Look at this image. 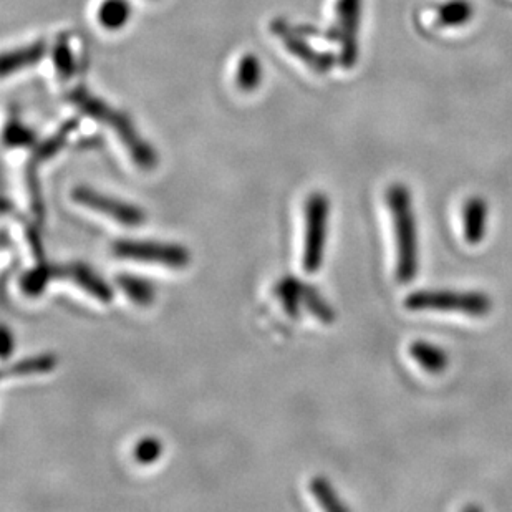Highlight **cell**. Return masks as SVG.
<instances>
[{"label":"cell","mask_w":512,"mask_h":512,"mask_svg":"<svg viewBox=\"0 0 512 512\" xmlns=\"http://www.w3.org/2000/svg\"><path fill=\"white\" fill-rule=\"evenodd\" d=\"M55 65H57V72L60 73L62 78L72 77L73 68V57L68 47V40L65 37L58 39L57 45H55Z\"/></svg>","instance_id":"21"},{"label":"cell","mask_w":512,"mask_h":512,"mask_svg":"<svg viewBox=\"0 0 512 512\" xmlns=\"http://www.w3.org/2000/svg\"><path fill=\"white\" fill-rule=\"evenodd\" d=\"M2 337H4V347H2V357L9 358L10 353H12V348L15 347L14 340H12V334H10V330L7 327L2 329Z\"/></svg>","instance_id":"23"},{"label":"cell","mask_w":512,"mask_h":512,"mask_svg":"<svg viewBox=\"0 0 512 512\" xmlns=\"http://www.w3.org/2000/svg\"><path fill=\"white\" fill-rule=\"evenodd\" d=\"M302 305L314 315L315 319H319L324 324H332L335 320V312L324 297L309 284H302Z\"/></svg>","instance_id":"17"},{"label":"cell","mask_w":512,"mask_h":512,"mask_svg":"<svg viewBox=\"0 0 512 512\" xmlns=\"http://www.w3.org/2000/svg\"><path fill=\"white\" fill-rule=\"evenodd\" d=\"M130 15V4L126 0H103L98 10V20L108 30L123 29Z\"/></svg>","instance_id":"15"},{"label":"cell","mask_w":512,"mask_h":512,"mask_svg":"<svg viewBox=\"0 0 512 512\" xmlns=\"http://www.w3.org/2000/svg\"><path fill=\"white\" fill-rule=\"evenodd\" d=\"M73 100L77 102L78 107L82 108L83 112H87L90 116H95L97 120L108 123L116 131V135L120 136L126 150L130 151L131 158L135 161L136 165L140 166L141 170H153L156 166V155L153 148L148 143L141 140L140 136L136 135L135 128L131 126L130 121L126 120L125 116L121 113L112 112L107 105L95 102L92 98L88 97L87 93L78 90L73 95Z\"/></svg>","instance_id":"4"},{"label":"cell","mask_w":512,"mask_h":512,"mask_svg":"<svg viewBox=\"0 0 512 512\" xmlns=\"http://www.w3.org/2000/svg\"><path fill=\"white\" fill-rule=\"evenodd\" d=\"M50 281H70L85 290L87 294L93 295L95 299L105 304L113 300V289L102 277L82 262H70V264H47L39 262L34 269L25 272L20 279V289L29 297H37L44 294L45 287Z\"/></svg>","instance_id":"2"},{"label":"cell","mask_w":512,"mask_h":512,"mask_svg":"<svg viewBox=\"0 0 512 512\" xmlns=\"http://www.w3.org/2000/svg\"><path fill=\"white\" fill-rule=\"evenodd\" d=\"M488 224V203L479 196L469 198L463 206L464 239L471 246H478L486 236Z\"/></svg>","instance_id":"10"},{"label":"cell","mask_w":512,"mask_h":512,"mask_svg":"<svg viewBox=\"0 0 512 512\" xmlns=\"http://www.w3.org/2000/svg\"><path fill=\"white\" fill-rule=\"evenodd\" d=\"M44 54V42L30 45V47H25V49L15 50V52H10V54L5 55L4 62H2V73L7 77L10 72L29 67V65H34V63L39 62L40 58L44 57Z\"/></svg>","instance_id":"16"},{"label":"cell","mask_w":512,"mask_h":512,"mask_svg":"<svg viewBox=\"0 0 512 512\" xmlns=\"http://www.w3.org/2000/svg\"><path fill=\"white\" fill-rule=\"evenodd\" d=\"M163 455V445L160 440H156L153 436H146L143 440L138 441L133 451L136 463L148 466L158 461Z\"/></svg>","instance_id":"20"},{"label":"cell","mask_w":512,"mask_h":512,"mask_svg":"<svg viewBox=\"0 0 512 512\" xmlns=\"http://www.w3.org/2000/svg\"><path fill=\"white\" fill-rule=\"evenodd\" d=\"M360 19V0H340L339 24L343 47V63L352 65L357 55V29Z\"/></svg>","instance_id":"9"},{"label":"cell","mask_w":512,"mask_h":512,"mask_svg":"<svg viewBox=\"0 0 512 512\" xmlns=\"http://www.w3.org/2000/svg\"><path fill=\"white\" fill-rule=\"evenodd\" d=\"M262 68L259 58L256 55H244L241 62L237 65V85L244 92L256 90L257 85L261 83Z\"/></svg>","instance_id":"19"},{"label":"cell","mask_w":512,"mask_h":512,"mask_svg":"<svg viewBox=\"0 0 512 512\" xmlns=\"http://www.w3.org/2000/svg\"><path fill=\"white\" fill-rule=\"evenodd\" d=\"M310 491H312L314 498L317 499V503H319L325 511H348L347 506L340 501L339 496L335 493V489L332 488V484H330L327 479L320 478V476L312 479V481H310Z\"/></svg>","instance_id":"18"},{"label":"cell","mask_w":512,"mask_h":512,"mask_svg":"<svg viewBox=\"0 0 512 512\" xmlns=\"http://www.w3.org/2000/svg\"><path fill=\"white\" fill-rule=\"evenodd\" d=\"M113 254L128 261L158 264L170 269H184L188 266V249L179 244L158 241H138V239H121L113 244Z\"/></svg>","instance_id":"6"},{"label":"cell","mask_w":512,"mask_h":512,"mask_svg":"<svg viewBox=\"0 0 512 512\" xmlns=\"http://www.w3.org/2000/svg\"><path fill=\"white\" fill-rule=\"evenodd\" d=\"M387 203L397 239V281L410 284L415 281L420 267L418 229L410 189L405 184H393L387 191Z\"/></svg>","instance_id":"1"},{"label":"cell","mask_w":512,"mask_h":512,"mask_svg":"<svg viewBox=\"0 0 512 512\" xmlns=\"http://www.w3.org/2000/svg\"><path fill=\"white\" fill-rule=\"evenodd\" d=\"M72 199L75 203L82 204L90 211L112 218L115 223L126 226V228H138V226L145 223V213L135 204L110 198V196L98 193L95 189L87 188V186L73 188Z\"/></svg>","instance_id":"7"},{"label":"cell","mask_w":512,"mask_h":512,"mask_svg":"<svg viewBox=\"0 0 512 512\" xmlns=\"http://www.w3.org/2000/svg\"><path fill=\"white\" fill-rule=\"evenodd\" d=\"M116 284L125 292L126 297L141 307H148L155 300V285L146 281L143 277L131 276V274H120L116 277Z\"/></svg>","instance_id":"13"},{"label":"cell","mask_w":512,"mask_h":512,"mask_svg":"<svg viewBox=\"0 0 512 512\" xmlns=\"http://www.w3.org/2000/svg\"><path fill=\"white\" fill-rule=\"evenodd\" d=\"M329 199L324 193H314L305 203V237L302 267L305 272L315 274L324 262L325 239H327Z\"/></svg>","instance_id":"5"},{"label":"cell","mask_w":512,"mask_h":512,"mask_svg":"<svg viewBox=\"0 0 512 512\" xmlns=\"http://www.w3.org/2000/svg\"><path fill=\"white\" fill-rule=\"evenodd\" d=\"M58 358L54 353H42L35 357L24 358L20 362L4 368L2 377H29V375H45L54 372L57 367Z\"/></svg>","instance_id":"12"},{"label":"cell","mask_w":512,"mask_h":512,"mask_svg":"<svg viewBox=\"0 0 512 512\" xmlns=\"http://www.w3.org/2000/svg\"><path fill=\"white\" fill-rule=\"evenodd\" d=\"M408 310H443L484 317L493 310V300L484 292H455V290H416L405 299Z\"/></svg>","instance_id":"3"},{"label":"cell","mask_w":512,"mask_h":512,"mask_svg":"<svg viewBox=\"0 0 512 512\" xmlns=\"http://www.w3.org/2000/svg\"><path fill=\"white\" fill-rule=\"evenodd\" d=\"M34 143V133L20 125L17 121H12L5 130V145L9 148H19V146H29Z\"/></svg>","instance_id":"22"},{"label":"cell","mask_w":512,"mask_h":512,"mask_svg":"<svg viewBox=\"0 0 512 512\" xmlns=\"http://www.w3.org/2000/svg\"><path fill=\"white\" fill-rule=\"evenodd\" d=\"M75 125H77L75 121H70L67 125H63L62 128L58 130L57 135L44 141V143L35 150L34 155L27 161V166H25V179H27V189H29L30 206H32V213H34L35 219H37L39 223L44 221L45 208L44 199H42V191H40L39 174L37 173H39L40 165L50 160V158L65 145V141H67L68 135L72 133Z\"/></svg>","instance_id":"8"},{"label":"cell","mask_w":512,"mask_h":512,"mask_svg":"<svg viewBox=\"0 0 512 512\" xmlns=\"http://www.w3.org/2000/svg\"><path fill=\"white\" fill-rule=\"evenodd\" d=\"M302 284L304 282H300L295 277H284L281 282H277L276 289H274L290 319H299L300 317Z\"/></svg>","instance_id":"14"},{"label":"cell","mask_w":512,"mask_h":512,"mask_svg":"<svg viewBox=\"0 0 512 512\" xmlns=\"http://www.w3.org/2000/svg\"><path fill=\"white\" fill-rule=\"evenodd\" d=\"M410 355L425 372L433 373V375L446 372V368L450 365L448 353L443 348L436 347L433 343L423 342V340L411 343Z\"/></svg>","instance_id":"11"}]
</instances>
